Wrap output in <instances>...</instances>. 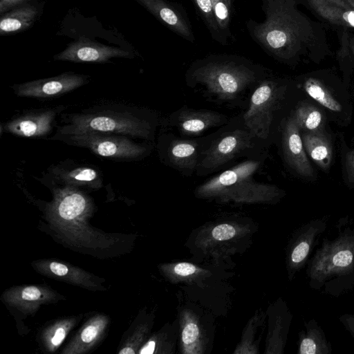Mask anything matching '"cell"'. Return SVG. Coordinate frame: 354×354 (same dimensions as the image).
Wrapping results in <instances>:
<instances>
[{
	"mask_svg": "<svg viewBox=\"0 0 354 354\" xmlns=\"http://www.w3.org/2000/svg\"><path fill=\"white\" fill-rule=\"evenodd\" d=\"M124 49L80 39L71 43L66 49L54 56L55 60L73 62L104 63L115 57H129Z\"/></svg>",
	"mask_w": 354,
	"mask_h": 354,
	"instance_id": "cell-11",
	"label": "cell"
},
{
	"mask_svg": "<svg viewBox=\"0 0 354 354\" xmlns=\"http://www.w3.org/2000/svg\"><path fill=\"white\" fill-rule=\"evenodd\" d=\"M305 91L313 100L333 112H340L342 106L318 80L310 77L304 84Z\"/></svg>",
	"mask_w": 354,
	"mask_h": 354,
	"instance_id": "cell-24",
	"label": "cell"
},
{
	"mask_svg": "<svg viewBox=\"0 0 354 354\" xmlns=\"http://www.w3.org/2000/svg\"><path fill=\"white\" fill-rule=\"evenodd\" d=\"M236 234L234 227L229 224H221L215 227L212 232V236L218 241L228 240Z\"/></svg>",
	"mask_w": 354,
	"mask_h": 354,
	"instance_id": "cell-29",
	"label": "cell"
},
{
	"mask_svg": "<svg viewBox=\"0 0 354 354\" xmlns=\"http://www.w3.org/2000/svg\"><path fill=\"white\" fill-rule=\"evenodd\" d=\"M310 6L329 22L354 28V8L347 0H308Z\"/></svg>",
	"mask_w": 354,
	"mask_h": 354,
	"instance_id": "cell-19",
	"label": "cell"
},
{
	"mask_svg": "<svg viewBox=\"0 0 354 354\" xmlns=\"http://www.w3.org/2000/svg\"><path fill=\"white\" fill-rule=\"evenodd\" d=\"M57 136V140L88 149L106 158L135 160L143 158L149 152L147 146L138 144L128 136L118 133L86 131Z\"/></svg>",
	"mask_w": 354,
	"mask_h": 354,
	"instance_id": "cell-6",
	"label": "cell"
},
{
	"mask_svg": "<svg viewBox=\"0 0 354 354\" xmlns=\"http://www.w3.org/2000/svg\"><path fill=\"white\" fill-rule=\"evenodd\" d=\"M156 343L154 341H149L140 350L141 354H152L154 352Z\"/></svg>",
	"mask_w": 354,
	"mask_h": 354,
	"instance_id": "cell-36",
	"label": "cell"
},
{
	"mask_svg": "<svg viewBox=\"0 0 354 354\" xmlns=\"http://www.w3.org/2000/svg\"><path fill=\"white\" fill-rule=\"evenodd\" d=\"M304 328L299 334L297 353L331 354V343L317 320L306 322Z\"/></svg>",
	"mask_w": 354,
	"mask_h": 354,
	"instance_id": "cell-20",
	"label": "cell"
},
{
	"mask_svg": "<svg viewBox=\"0 0 354 354\" xmlns=\"http://www.w3.org/2000/svg\"><path fill=\"white\" fill-rule=\"evenodd\" d=\"M207 25L212 29L218 27L213 10L212 0H193Z\"/></svg>",
	"mask_w": 354,
	"mask_h": 354,
	"instance_id": "cell-27",
	"label": "cell"
},
{
	"mask_svg": "<svg viewBox=\"0 0 354 354\" xmlns=\"http://www.w3.org/2000/svg\"><path fill=\"white\" fill-rule=\"evenodd\" d=\"M351 46L352 51H353V53L354 54V38H353L351 40Z\"/></svg>",
	"mask_w": 354,
	"mask_h": 354,
	"instance_id": "cell-37",
	"label": "cell"
},
{
	"mask_svg": "<svg viewBox=\"0 0 354 354\" xmlns=\"http://www.w3.org/2000/svg\"><path fill=\"white\" fill-rule=\"evenodd\" d=\"M52 172L57 180L66 183L67 185L97 188L102 185V179L99 173L91 167L65 168L57 166L52 169Z\"/></svg>",
	"mask_w": 354,
	"mask_h": 354,
	"instance_id": "cell-22",
	"label": "cell"
},
{
	"mask_svg": "<svg viewBox=\"0 0 354 354\" xmlns=\"http://www.w3.org/2000/svg\"><path fill=\"white\" fill-rule=\"evenodd\" d=\"M29 1L31 0H0V15H1L17 6L27 3Z\"/></svg>",
	"mask_w": 354,
	"mask_h": 354,
	"instance_id": "cell-35",
	"label": "cell"
},
{
	"mask_svg": "<svg viewBox=\"0 0 354 354\" xmlns=\"http://www.w3.org/2000/svg\"><path fill=\"white\" fill-rule=\"evenodd\" d=\"M44 290L36 286H28L22 288L17 294V299H12L17 304H39L40 301L45 299Z\"/></svg>",
	"mask_w": 354,
	"mask_h": 354,
	"instance_id": "cell-25",
	"label": "cell"
},
{
	"mask_svg": "<svg viewBox=\"0 0 354 354\" xmlns=\"http://www.w3.org/2000/svg\"><path fill=\"white\" fill-rule=\"evenodd\" d=\"M54 207L62 218L73 220L88 211L90 201L82 192L68 185L57 190Z\"/></svg>",
	"mask_w": 354,
	"mask_h": 354,
	"instance_id": "cell-17",
	"label": "cell"
},
{
	"mask_svg": "<svg viewBox=\"0 0 354 354\" xmlns=\"http://www.w3.org/2000/svg\"><path fill=\"white\" fill-rule=\"evenodd\" d=\"M300 130L291 116L286 121L282 133V148L285 160L297 174L306 178L313 176V169L307 157Z\"/></svg>",
	"mask_w": 354,
	"mask_h": 354,
	"instance_id": "cell-13",
	"label": "cell"
},
{
	"mask_svg": "<svg viewBox=\"0 0 354 354\" xmlns=\"http://www.w3.org/2000/svg\"><path fill=\"white\" fill-rule=\"evenodd\" d=\"M53 332L54 333L51 336L50 342L53 346L56 347L63 342L67 331L65 327L63 326H59L54 330Z\"/></svg>",
	"mask_w": 354,
	"mask_h": 354,
	"instance_id": "cell-34",
	"label": "cell"
},
{
	"mask_svg": "<svg viewBox=\"0 0 354 354\" xmlns=\"http://www.w3.org/2000/svg\"><path fill=\"white\" fill-rule=\"evenodd\" d=\"M174 270L178 275L185 277L194 274L196 268L192 263L183 262L176 264Z\"/></svg>",
	"mask_w": 354,
	"mask_h": 354,
	"instance_id": "cell-33",
	"label": "cell"
},
{
	"mask_svg": "<svg viewBox=\"0 0 354 354\" xmlns=\"http://www.w3.org/2000/svg\"><path fill=\"white\" fill-rule=\"evenodd\" d=\"M283 90L275 82H262L251 95L243 115L245 125L255 138L265 140L270 131L274 112L282 97Z\"/></svg>",
	"mask_w": 354,
	"mask_h": 354,
	"instance_id": "cell-7",
	"label": "cell"
},
{
	"mask_svg": "<svg viewBox=\"0 0 354 354\" xmlns=\"http://www.w3.org/2000/svg\"><path fill=\"white\" fill-rule=\"evenodd\" d=\"M266 19L250 28L256 41L275 57L290 60L313 39L310 23L294 0H263Z\"/></svg>",
	"mask_w": 354,
	"mask_h": 354,
	"instance_id": "cell-2",
	"label": "cell"
},
{
	"mask_svg": "<svg viewBox=\"0 0 354 354\" xmlns=\"http://www.w3.org/2000/svg\"><path fill=\"white\" fill-rule=\"evenodd\" d=\"M88 82V76L65 73L55 77L27 82L12 86L18 96L50 98L71 91Z\"/></svg>",
	"mask_w": 354,
	"mask_h": 354,
	"instance_id": "cell-9",
	"label": "cell"
},
{
	"mask_svg": "<svg viewBox=\"0 0 354 354\" xmlns=\"http://www.w3.org/2000/svg\"><path fill=\"white\" fill-rule=\"evenodd\" d=\"M196 82L223 101L233 100L256 80L254 71L234 62H209L193 72Z\"/></svg>",
	"mask_w": 354,
	"mask_h": 354,
	"instance_id": "cell-5",
	"label": "cell"
},
{
	"mask_svg": "<svg viewBox=\"0 0 354 354\" xmlns=\"http://www.w3.org/2000/svg\"><path fill=\"white\" fill-rule=\"evenodd\" d=\"M58 134L96 131L151 139L155 125L137 108L120 104H106L72 113Z\"/></svg>",
	"mask_w": 354,
	"mask_h": 354,
	"instance_id": "cell-3",
	"label": "cell"
},
{
	"mask_svg": "<svg viewBox=\"0 0 354 354\" xmlns=\"http://www.w3.org/2000/svg\"><path fill=\"white\" fill-rule=\"evenodd\" d=\"M173 32L194 40L192 31L181 14L165 0H135Z\"/></svg>",
	"mask_w": 354,
	"mask_h": 354,
	"instance_id": "cell-16",
	"label": "cell"
},
{
	"mask_svg": "<svg viewBox=\"0 0 354 354\" xmlns=\"http://www.w3.org/2000/svg\"><path fill=\"white\" fill-rule=\"evenodd\" d=\"M254 138L248 129L223 133L201 152L196 170L202 174L215 171L251 149Z\"/></svg>",
	"mask_w": 354,
	"mask_h": 354,
	"instance_id": "cell-8",
	"label": "cell"
},
{
	"mask_svg": "<svg viewBox=\"0 0 354 354\" xmlns=\"http://www.w3.org/2000/svg\"><path fill=\"white\" fill-rule=\"evenodd\" d=\"M338 319L344 328L354 338V313L342 314L339 317Z\"/></svg>",
	"mask_w": 354,
	"mask_h": 354,
	"instance_id": "cell-32",
	"label": "cell"
},
{
	"mask_svg": "<svg viewBox=\"0 0 354 354\" xmlns=\"http://www.w3.org/2000/svg\"><path fill=\"white\" fill-rule=\"evenodd\" d=\"M328 222L326 217L312 219L295 233L288 254L292 276L308 263L319 238L327 229Z\"/></svg>",
	"mask_w": 354,
	"mask_h": 354,
	"instance_id": "cell-10",
	"label": "cell"
},
{
	"mask_svg": "<svg viewBox=\"0 0 354 354\" xmlns=\"http://www.w3.org/2000/svg\"><path fill=\"white\" fill-rule=\"evenodd\" d=\"M292 116L300 131L304 132L324 131L325 115L313 104L306 102L299 104Z\"/></svg>",
	"mask_w": 354,
	"mask_h": 354,
	"instance_id": "cell-23",
	"label": "cell"
},
{
	"mask_svg": "<svg viewBox=\"0 0 354 354\" xmlns=\"http://www.w3.org/2000/svg\"><path fill=\"white\" fill-rule=\"evenodd\" d=\"M171 120L183 134L197 136L223 124L227 121V118L214 111L185 109L176 112L172 115Z\"/></svg>",
	"mask_w": 354,
	"mask_h": 354,
	"instance_id": "cell-14",
	"label": "cell"
},
{
	"mask_svg": "<svg viewBox=\"0 0 354 354\" xmlns=\"http://www.w3.org/2000/svg\"><path fill=\"white\" fill-rule=\"evenodd\" d=\"M102 324L95 322L86 326L81 332L80 339L85 344L93 342L100 334Z\"/></svg>",
	"mask_w": 354,
	"mask_h": 354,
	"instance_id": "cell-28",
	"label": "cell"
},
{
	"mask_svg": "<svg viewBox=\"0 0 354 354\" xmlns=\"http://www.w3.org/2000/svg\"><path fill=\"white\" fill-rule=\"evenodd\" d=\"M352 1V0H347V1H348V2H350V1Z\"/></svg>",
	"mask_w": 354,
	"mask_h": 354,
	"instance_id": "cell-39",
	"label": "cell"
},
{
	"mask_svg": "<svg viewBox=\"0 0 354 354\" xmlns=\"http://www.w3.org/2000/svg\"><path fill=\"white\" fill-rule=\"evenodd\" d=\"M197 140L174 138L168 145L166 151L169 164L174 169L185 174L196 170L201 152Z\"/></svg>",
	"mask_w": 354,
	"mask_h": 354,
	"instance_id": "cell-15",
	"label": "cell"
},
{
	"mask_svg": "<svg viewBox=\"0 0 354 354\" xmlns=\"http://www.w3.org/2000/svg\"><path fill=\"white\" fill-rule=\"evenodd\" d=\"M333 239L324 238L306 268L309 287L335 298L354 288V223L342 218Z\"/></svg>",
	"mask_w": 354,
	"mask_h": 354,
	"instance_id": "cell-1",
	"label": "cell"
},
{
	"mask_svg": "<svg viewBox=\"0 0 354 354\" xmlns=\"http://www.w3.org/2000/svg\"><path fill=\"white\" fill-rule=\"evenodd\" d=\"M261 161L250 159L227 169L201 185L196 192L201 196H227L238 201L270 200L280 195L276 186L254 178Z\"/></svg>",
	"mask_w": 354,
	"mask_h": 354,
	"instance_id": "cell-4",
	"label": "cell"
},
{
	"mask_svg": "<svg viewBox=\"0 0 354 354\" xmlns=\"http://www.w3.org/2000/svg\"><path fill=\"white\" fill-rule=\"evenodd\" d=\"M199 330L194 322H189L184 327L182 333V339L185 344L194 343L198 337Z\"/></svg>",
	"mask_w": 354,
	"mask_h": 354,
	"instance_id": "cell-30",
	"label": "cell"
},
{
	"mask_svg": "<svg viewBox=\"0 0 354 354\" xmlns=\"http://www.w3.org/2000/svg\"><path fill=\"white\" fill-rule=\"evenodd\" d=\"M301 138L306 152L313 162L322 169L328 170L332 161L333 147L324 131L304 132Z\"/></svg>",
	"mask_w": 354,
	"mask_h": 354,
	"instance_id": "cell-21",
	"label": "cell"
},
{
	"mask_svg": "<svg viewBox=\"0 0 354 354\" xmlns=\"http://www.w3.org/2000/svg\"><path fill=\"white\" fill-rule=\"evenodd\" d=\"M215 19L218 27L225 28L227 27L230 17V0H212Z\"/></svg>",
	"mask_w": 354,
	"mask_h": 354,
	"instance_id": "cell-26",
	"label": "cell"
},
{
	"mask_svg": "<svg viewBox=\"0 0 354 354\" xmlns=\"http://www.w3.org/2000/svg\"><path fill=\"white\" fill-rule=\"evenodd\" d=\"M61 108L32 110L24 113L2 124L1 131L24 137L46 136L51 131Z\"/></svg>",
	"mask_w": 354,
	"mask_h": 354,
	"instance_id": "cell-12",
	"label": "cell"
},
{
	"mask_svg": "<svg viewBox=\"0 0 354 354\" xmlns=\"http://www.w3.org/2000/svg\"><path fill=\"white\" fill-rule=\"evenodd\" d=\"M350 5L354 8V0H352L351 1L348 2Z\"/></svg>",
	"mask_w": 354,
	"mask_h": 354,
	"instance_id": "cell-38",
	"label": "cell"
},
{
	"mask_svg": "<svg viewBox=\"0 0 354 354\" xmlns=\"http://www.w3.org/2000/svg\"><path fill=\"white\" fill-rule=\"evenodd\" d=\"M40 10L33 4L24 3L1 15L0 34L18 33L30 28L37 19Z\"/></svg>",
	"mask_w": 354,
	"mask_h": 354,
	"instance_id": "cell-18",
	"label": "cell"
},
{
	"mask_svg": "<svg viewBox=\"0 0 354 354\" xmlns=\"http://www.w3.org/2000/svg\"><path fill=\"white\" fill-rule=\"evenodd\" d=\"M345 172L348 185L354 187V149L348 152L346 155Z\"/></svg>",
	"mask_w": 354,
	"mask_h": 354,
	"instance_id": "cell-31",
	"label": "cell"
}]
</instances>
